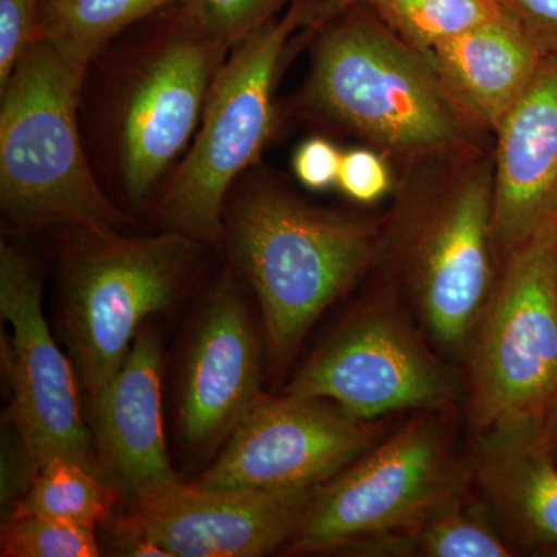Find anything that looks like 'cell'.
<instances>
[{"label":"cell","instance_id":"10","mask_svg":"<svg viewBox=\"0 0 557 557\" xmlns=\"http://www.w3.org/2000/svg\"><path fill=\"white\" fill-rule=\"evenodd\" d=\"M0 313L11 329L9 343L2 341V362L28 474L33 479L47 458L62 456L106 478L81 416L75 373L44 317L38 265L5 242L0 245Z\"/></svg>","mask_w":557,"mask_h":557},{"label":"cell","instance_id":"9","mask_svg":"<svg viewBox=\"0 0 557 557\" xmlns=\"http://www.w3.org/2000/svg\"><path fill=\"white\" fill-rule=\"evenodd\" d=\"M284 394L329 399L347 416L372 421L398 410L449 408L465 394V381L432 354L388 293L355 310Z\"/></svg>","mask_w":557,"mask_h":557},{"label":"cell","instance_id":"3","mask_svg":"<svg viewBox=\"0 0 557 557\" xmlns=\"http://www.w3.org/2000/svg\"><path fill=\"white\" fill-rule=\"evenodd\" d=\"M384 223L314 207L270 177L225 208V237L262 311L271 369L282 372L325 310L379 259Z\"/></svg>","mask_w":557,"mask_h":557},{"label":"cell","instance_id":"4","mask_svg":"<svg viewBox=\"0 0 557 557\" xmlns=\"http://www.w3.org/2000/svg\"><path fill=\"white\" fill-rule=\"evenodd\" d=\"M86 72L39 39L0 90V207L17 228L69 226L112 236L127 222L95 178L81 143Z\"/></svg>","mask_w":557,"mask_h":557},{"label":"cell","instance_id":"16","mask_svg":"<svg viewBox=\"0 0 557 557\" xmlns=\"http://www.w3.org/2000/svg\"><path fill=\"white\" fill-rule=\"evenodd\" d=\"M539 418L472 431L469 467L515 555L557 557V461Z\"/></svg>","mask_w":557,"mask_h":557},{"label":"cell","instance_id":"5","mask_svg":"<svg viewBox=\"0 0 557 557\" xmlns=\"http://www.w3.org/2000/svg\"><path fill=\"white\" fill-rule=\"evenodd\" d=\"M311 2L293 3L237 44L223 62L193 145L161 200L168 230L211 247L225 239L230 190L258 161L273 134L278 65L293 33L304 27Z\"/></svg>","mask_w":557,"mask_h":557},{"label":"cell","instance_id":"27","mask_svg":"<svg viewBox=\"0 0 557 557\" xmlns=\"http://www.w3.org/2000/svg\"><path fill=\"white\" fill-rule=\"evenodd\" d=\"M343 152L324 137H311L300 143L293 156V171L300 185L311 190H325L338 182Z\"/></svg>","mask_w":557,"mask_h":557},{"label":"cell","instance_id":"17","mask_svg":"<svg viewBox=\"0 0 557 557\" xmlns=\"http://www.w3.org/2000/svg\"><path fill=\"white\" fill-rule=\"evenodd\" d=\"M89 409L102 468L132 496L178 480L164 442L156 330H139L115 375L89 398Z\"/></svg>","mask_w":557,"mask_h":557},{"label":"cell","instance_id":"2","mask_svg":"<svg viewBox=\"0 0 557 557\" xmlns=\"http://www.w3.org/2000/svg\"><path fill=\"white\" fill-rule=\"evenodd\" d=\"M494 145L403 171L379 260L405 285L429 335L465 350L496 285Z\"/></svg>","mask_w":557,"mask_h":557},{"label":"cell","instance_id":"1","mask_svg":"<svg viewBox=\"0 0 557 557\" xmlns=\"http://www.w3.org/2000/svg\"><path fill=\"white\" fill-rule=\"evenodd\" d=\"M314 35L300 94L309 115L366 139L403 171L482 145L485 132L454 100L428 54L366 3Z\"/></svg>","mask_w":557,"mask_h":557},{"label":"cell","instance_id":"22","mask_svg":"<svg viewBox=\"0 0 557 557\" xmlns=\"http://www.w3.org/2000/svg\"><path fill=\"white\" fill-rule=\"evenodd\" d=\"M364 3L392 30L421 51L505 14L497 0H366Z\"/></svg>","mask_w":557,"mask_h":557},{"label":"cell","instance_id":"23","mask_svg":"<svg viewBox=\"0 0 557 557\" xmlns=\"http://www.w3.org/2000/svg\"><path fill=\"white\" fill-rule=\"evenodd\" d=\"M3 557H95L100 556L95 528L65 520L10 518L2 528Z\"/></svg>","mask_w":557,"mask_h":557},{"label":"cell","instance_id":"13","mask_svg":"<svg viewBox=\"0 0 557 557\" xmlns=\"http://www.w3.org/2000/svg\"><path fill=\"white\" fill-rule=\"evenodd\" d=\"M318 487L220 490L182 480L134 497L115 536L148 541L166 557H258L288 545Z\"/></svg>","mask_w":557,"mask_h":557},{"label":"cell","instance_id":"15","mask_svg":"<svg viewBox=\"0 0 557 557\" xmlns=\"http://www.w3.org/2000/svg\"><path fill=\"white\" fill-rule=\"evenodd\" d=\"M494 245L498 262L557 225V57H544L494 132Z\"/></svg>","mask_w":557,"mask_h":557},{"label":"cell","instance_id":"6","mask_svg":"<svg viewBox=\"0 0 557 557\" xmlns=\"http://www.w3.org/2000/svg\"><path fill=\"white\" fill-rule=\"evenodd\" d=\"M76 233L61 263L62 319L91 398L129 355L143 321L175 306L201 244L174 230L139 237Z\"/></svg>","mask_w":557,"mask_h":557},{"label":"cell","instance_id":"12","mask_svg":"<svg viewBox=\"0 0 557 557\" xmlns=\"http://www.w3.org/2000/svg\"><path fill=\"white\" fill-rule=\"evenodd\" d=\"M380 435L372 421L330 412L310 399L262 394L199 483L220 490L319 487L368 453Z\"/></svg>","mask_w":557,"mask_h":557},{"label":"cell","instance_id":"28","mask_svg":"<svg viewBox=\"0 0 557 557\" xmlns=\"http://www.w3.org/2000/svg\"><path fill=\"white\" fill-rule=\"evenodd\" d=\"M544 57H557V0H497Z\"/></svg>","mask_w":557,"mask_h":557},{"label":"cell","instance_id":"14","mask_svg":"<svg viewBox=\"0 0 557 557\" xmlns=\"http://www.w3.org/2000/svg\"><path fill=\"white\" fill-rule=\"evenodd\" d=\"M262 350L247 306L230 277L212 289L190 339L178 417L190 448L230 437L262 397Z\"/></svg>","mask_w":557,"mask_h":557},{"label":"cell","instance_id":"29","mask_svg":"<svg viewBox=\"0 0 557 557\" xmlns=\"http://www.w3.org/2000/svg\"><path fill=\"white\" fill-rule=\"evenodd\" d=\"M366 0H313L309 13L304 21V28L310 33H317L322 25L327 24L333 17L338 16L351 7L361 5Z\"/></svg>","mask_w":557,"mask_h":557},{"label":"cell","instance_id":"21","mask_svg":"<svg viewBox=\"0 0 557 557\" xmlns=\"http://www.w3.org/2000/svg\"><path fill=\"white\" fill-rule=\"evenodd\" d=\"M115 502V487L104 475L72 458L53 456L35 472L10 518L40 516L97 528L110 518Z\"/></svg>","mask_w":557,"mask_h":557},{"label":"cell","instance_id":"8","mask_svg":"<svg viewBox=\"0 0 557 557\" xmlns=\"http://www.w3.org/2000/svg\"><path fill=\"white\" fill-rule=\"evenodd\" d=\"M472 480L442 424L418 418L318 487L287 549L336 553L357 539L416 525L467 493Z\"/></svg>","mask_w":557,"mask_h":557},{"label":"cell","instance_id":"26","mask_svg":"<svg viewBox=\"0 0 557 557\" xmlns=\"http://www.w3.org/2000/svg\"><path fill=\"white\" fill-rule=\"evenodd\" d=\"M336 186L357 203L372 205L384 199L394 189L387 157L369 148L343 152Z\"/></svg>","mask_w":557,"mask_h":557},{"label":"cell","instance_id":"18","mask_svg":"<svg viewBox=\"0 0 557 557\" xmlns=\"http://www.w3.org/2000/svg\"><path fill=\"white\" fill-rule=\"evenodd\" d=\"M424 53L468 119L493 135L544 60L508 14L443 40Z\"/></svg>","mask_w":557,"mask_h":557},{"label":"cell","instance_id":"11","mask_svg":"<svg viewBox=\"0 0 557 557\" xmlns=\"http://www.w3.org/2000/svg\"><path fill=\"white\" fill-rule=\"evenodd\" d=\"M228 51L178 20L135 70L116 123L121 183L135 203L148 199L199 129Z\"/></svg>","mask_w":557,"mask_h":557},{"label":"cell","instance_id":"25","mask_svg":"<svg viewBox=\"0 0 557 557\" xmlns=\"http://www.w3.org/2000/svg\"><path fill=\"white\" fill-rule=\"evenodd\" d=\"M40 0H0V90L40 39Z\"/></svg>","mask_w":557,"mask_h":557},{"label":"cell","instance_id":"7","mask_svg":"<svg viewBox=\"0 0 557 557\" xmlns=\"http://www.w3.org/2000/svg\"><path fill=\"white\" fill-rule=\"evenodd\" d=\"M467 351L472 431L539 418L555 398L557 225L500 263Z\"/></svg>","mask_w":557,"mask_h":557},{"label":"cell","instance_id":"24","mask_svg":"<svg viewBox=\"0 0 557 557\" xmlns=\"http://www.w3.org/2000/svg\"><path fill=\"white\" fill-rule=\"evenodd\" d=\"M299 0H185L178 20L231 50Z\"/></svg>","mask_w":557,"mask_h":557},{"label":"cell","instance_id":"19","mask_svg":"<svg viewBox=\"0 0 557 557\" xmlns=\"http://www.w3.org/2000/svg\"><path fill=\"white\" fill-rule=\"evenodd\" d=\"M339 555L362 557H509L515 552L485 504L450 498L416 525L357 539Z\"/></svg>","mask_w":557,"mask_h":557},{"label":"cell","instance_id":"30","mask_svg":"<svg viewBox=\"0 0 557 557\" xmlns=\"http://www.w3.org/2000/svg\"><path fill=\"white\" fill-rule=\"evenodd\" d=\"M539 426H541L542 437L547 443L549 453L557 461V394L539 418Z\"/></svg>","mask_w":557,"mask_h":557},{"label":"cell","instance_id":"20","mask_svg":"<svg viewBox=\"0 0 557 557\" xmlns=\"http://www.w3.org/2000/svg\"><path fill=\"white\" fill-rule=\"evenodd\" d=\"M175 0H40V39L81 67L121 32Z\"/></svg>","mask_w":557,"mask_h":557}]
</instances>
